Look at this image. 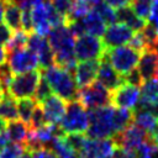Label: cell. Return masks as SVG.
I'll use <instances>...</instances> for the list:
<instances>
[{
  "mask_svg": "<svg viewBox=\"0 0 158 158\" xmlns=\"http://www.w3.org/2000/svg\"><path fill=\"white\" fill-rule=\"evenodd\" d=\"M33 31L41 36H48L52 27L48 21V0L36 4L31 7Z\"/></svg>",
  "mask_w": 158,
  "mask_h": 158,
  "instance_id": "ac0fdd59",
  "label": "cell"
},
{
  "mask_svg": "<svg viewBox=\"0 0 158 158\" xmlns=\"http://www.w3.org/2000/svg\"><path fill=\"white\" fill-rule=\"evenodd\" d=\"M21 30L26 33L33 32L31 9H21Z\"/></svg>",
  "mask_w": 158,
  "mask_h": 158,
  "instance_id": "8d00e7d4",
  "label": "cell"
},
{
  "mask_svg": "<svg viewBox=\"0 0 158 158\" xmlns=\"http://www.w3.org/2000/svg\"><path fill=\"white\" fill-rule=\"evenodd\" d=\"M31 154H32V158H57L56 153L48 147H42L40 149H36L31 152Z\"/></svg>",
  "mask_w": 158,
  "mask_h": 158,
  "instance_id": "60d3db41",
  "label": "cell"
},
{
  "mask_svg": "<svg viewBox=\"0 0 158 158\" xmlns=\"http://www.w3.org/2000/svg\"><path fill=\"white\" fill-rule=\"evenodd\" d=\"M137 157H138V154L136 151L126 149V148L117 147V146H116L114 156H112V158H137Z\"/></svg>",
  "mask_w": 158,
  "mask_h": 158,
  "instance_id": "ab89813d",
  "label": "cell"
},
{
  "mask_svg": "<svg viewBox=\"0 0 158 158\" xmlns=\"http://www.w3.org/2000/svg\"><path fill=\"white\" fill-rule=\"evenodd\" d=\"M12 77L14 75H12V72H11L7 62L0 64V89L4 93H7V89H9Z\"/></svg>",
  "mask_w": 158,
  "mask_h": 158,
  "instance_id": "d590c367",
  "label": "cell"
},
{
  "mask_svg": "<svg viewBox=\"0 0 158 158\" xmlns=\"http://www.w3.org/2000/svg\"><path fill=\"white\" fill-rule=\"evenodd\" d=\"M6 59H7V51H6V48H4V47L0 44V64L5 63Z\"/></svg>",
  "mask_w": 158,
  "mask_h": 158,
  "instance_id": "f6af8a7d",
  "label": "cell"
},
{
  "mask_svg": "<svg viewBox=\"0 0 158 158\" xmlns=\"http://www.w3.org/2000/svg\"><path fill=\"white\" fill-rule=\"evenodd\" d=\"M137 158H157V156H153V154H138Z\"/></svg>",
  "mask_w": 158,
  "mask_h": 158,
  "instance_id": "681fc988",
  "label": "cell"
},
{
  "mask_svg": "<svg viewBox=\"0 0 158 158\" xmlns=\"http://www.w3.org/2000/svg\"><path fill=\"white\" fill-rule=\"evenodd\" d=\"M96 79H98V81L101 85H104L110 91L115 90L121 84H123L122 75L118 74L114 69V67L109 63V60L105 58V56H102V58L100 59V64H99V70H98Z\"/></svg>",
  "mask_w": 158,
  "mask_h": 158,
  "instance_id": "2e32d148",
  "label": "cell"
},
{
  "mask_svg": "<svg viewBox=\"0 0 158 158\" xmlns=\"http://www.w3.org/2000/svg\"><path fill=\"white\" fill-rule=\"evenodd\" d=\"M122 78H123V83L131 84V85H136V86H141L142 83H143V80H142V78H141L139 72H138L137 68L132 69L131 72H128L127 74H125Z\"/></svg>",
  "mask_w": 158,
  "mask_h": 158,
  "instance_id": "f35d334b",
  "label": "cell"
},
{
  "mask_svg": "<svg viewBox=\"0 0 158 158\" xmlns=\"http://www.w3.org/2000/svg\"><path fill=\"white\" fill-rule=\"evenodd\" d=\"M63 133H85L89 127L86 109L75 99L67 104V110L58 123Z\"/></svg>",
  "mask_w": 158,
  "mask_h": 158,
  "instance_id": "277c9868",
  "label": "cell"
},
{
  "mask_svg": "<svg viewBox=\"0 0 158 158\" xmlns=\"http://www.w3.org/2000/svg\"><path fill=\"white\" fill-rule=\"evenodd\" d=\"M152 1H154V0H152Z\"/></svg>",
  "mask_w": 158,
  "mask_h": 158,
  "instance_id": "9f6ffc18",
  "label": "cell"
},
{
  "mask_svg": "<svg viewBox=\"0 0 158 158\" xmlns=\"http://www.w3.org/2000/svg\"><path fill=\"white\" fill-rule=\"evenodd\" d=\"M21 158H32V154H31V152H27V151L25 149V152H23V154H22Z\"/></svg>",
  "mask_w": 158,
  "mask_h": 158,
  "instance_id": "f907efd6",
  "label": "cell"
},
{
  "mask_svg": "<svg viewBox=\"0 0 158 158\" xmlns=\"http://www.w3.org/2000/svg\"><path fill=\"white\" fill-rule=\"evenodd\" d=\"M4 10H5V2L2 0H0V22L4 19Z\"/></svg>",
  "mask_w": 158,
  "mask_h": 158,
  "instance_id": "7dc6e473",
  "label": "cell"
},
{
  "mask_svg": "<svg viewBox=\"0 0 158 158\" xmlns=\"http://www.w3.org/2000/svg\"><path fill=\"white\" fill-rule=\"evenodd\" d=\"M2 20L5 21V25L14 32L21 30V7L14 1L5 2Z\"/></svg>",
  "mask_w": 158,
  "mask_h": 158,
  "instance_id": "d4e9b609",
  "label": "cell"
},
{
  "mask_svg": "<svg viewBox=\"0 0 158 158\" xmlns=\"http://www.w3.org/2000/svg\"><path fill=\"white\" fill-rule=\"evenodd\" d=\"M48 42L54 53V62L65 70L74 73L77 68V57L74 54L75 38L67 25L52 28L48 33Z\"/></svg>",
  "mask_w": 158,
  "mask_h": 158,
  "instance_id": "6da1fadb",
  "label": "cell"
},
{
  "mask_svg": "<svg viewBox=\"0 0 158 158\" xmlns=\"http://www.w3.org/2000/svg\"><path fill=\"white\" fill-rule=\"evenodd\" d=\"M148 139H149L153 144H156V146L158 147V128H157L153 133H151V135L148 136Z\"/></svg>",
  "mask_w": 158,
  "mask_h": 158,
  "instance_id": "bcb514c9",
  "label": "cell"
},
{
  "mask_svg": "<svg viewBox=\"0 0 158 158\" xmlns=\"http://www.w3.org/2000/svg\"><path fill=\"white\" fill-rule=\"evenodd\" d=\"M99 64H100V59L83 60L79 64H77V68L74 72V79L78 88L88 86L96 80Z\"/></svg>",
  "mask_w": 158,
  "mask_h": 158,
  "instance_id": "9a60e30c",
  "label": "cell"
},
{
  "mask_svg": "<svg viewBox=\"0 0 158 158\" xmlns=\"http://www.w3.org/2000/svg\"><path fill=\"white\" fill-rule=\"evenodd\" d=\"M139 98V86L123 83L111 91V105L117 109H128L133 111L138 106Z\"/></svg>",
  "mask_w": 158,
  "mask_h": 158,
  "instance_id": "30bf717a",
  "label": "cell"
},
{
  "mask_svg": "<svg viewBox=\"0 0 158 158\" xmlns=\"http://www.w3.org/2000/svg\"><path fill=\"white\" fill-rule=\"evenodd\" d=\"M25 152V147L17 143H7L0 149V158H21Z\"/></svg>",
  "mask_w": 158,
  "mask_h": 158,
  "instance_id": "836d02e7",
  "label": "cell"
},
{
  "mask_svg": "<svg viewBox=\"0 0 158 158\" xmlns=\"http://www.w3.org/2000/svg\"><path fill=\"white\" fill-rule=\"evenodd\" d=\"M115 107L112 105L89 109V127L85 135L93 139L112 138L116 135L114 123Z\"/></svg>",
  "mask_w": 158,
  "mask_h": 158,
  "instance_id": "7a4b0ae2",
  "label": "cell"
},
{
  "mask_svg": "<svg viewBox=\"0 0 158 158\" xmlns=\"http://www.w3.org/2000/svg\"><path fill=\"white\" fill-rule=\"evenodd\" d=\"M52 95V89H51V85L47 81V79L42 75V78L40 79V83L37 85V89H36V93H35V100L37 104H42L46 99H48L49 96Z\"/></svg>",
  "mask_w": 158,
  "mask_h": 158,
  "instance_id": "d6a6232c",
  "label": "cell"
},
{
  "mask_svg": "<svg viewBox=\"0 0 158 158\" xmlns=\"http://www.w3.org/2000/svg\"><path fill=\"white\" fill-rule=\"evenodd\" d=\"M116 144L112 138L86 139L83 149L78 153V158H112Z\"/></svg>",
  "mask_w": 158,
  "mask_h": 158,
  "instance_id": "4fadbf2b",
  "label": "cell"
},
{
  "mask_svg": "<svg viewBox=\"0 0 158 158\" xmlns=\"http://www.w3.org/2000/svg\"><path fill=\"white\" fill-rule=\"evenodd\" d=\"M41 79V73L38 70H32L22 74H15L10 81L7 94L14 99L32 98L36 93L37 85Z\"/></svg>",
  "mask_w": 158,
  "mask_h": 158,
  "instance_id": "8992f818",
  "label": "cell"
},
{
  "mask_svg": "<svg viewBox=\"0 0 158 158\" xmlns=\"http://www.w3.org/2000/svg\"><path fill=\"white\" fill-rule=\"evenodd\" d=\"M41 72H42V75L49 83L52 91H54L57 96H59L60 99L68 102L77 99L78 86H77L74 75L70 72L57 65L56 63Z\"/></svg>",
  "mask_w": 158,
  "mask_h": 158,
  "instance_id": "3957f363",
  "label": "cell"
},
{
  "mask_svg": "<svg viewBox=\"0 0 158 158\" xmlns=\"http://www.w3.org/2000/svg\"><path fill=\"white\" fill-rule=\"evenodd\" d=\"M7 64L12 74H22L40 68L37 54L27 47L7 52Z\"/></svg>",
  "mask_w": 158,
  "mask_h": 158,
  "instance_id": "9c48e42d",
  "label": "cell"
},
{
  "mask_svg": "<svg viewBox=\"0 0 158 158\" xmlns=\"http://www.w3.org/2000/svg\"><path fill=\"white\" fill-rule=\"evenodd\" d=\"M64 139L67 144L78 154L83 149L88 136L85 133H64Z\"/></svg>",
  "mask_w": 158,
  "mask_h": 158,
  "instance_id": "1f68e13d",
  "label": "cell"
},
{
  "mask_svg": "<svg viewBox=\"0 0 158 158\" xmlns=\"http://www.w3.org/2000/svg\"><path fill=\"white\" fill-rule=\"evenodd\" d=\"M77 100L85 109H94L111 105V91L99 81H94L88 86L80 88L77 93Z\"/></svg>",
  "mask_w": 158,
  "mask_h": 158,
  "instance_id": "52a82bcc",
  "label": "cell"
},
{
  "mask_svg": "<svg viewBox=\"0 0 158 158\" xmlns=\"http://www.w3.org/2000/svg\"><path fill=\"white\" fill-rule=\"evenodd\" d=\"M105 53V46L102 41L88 33H84L75 38L74 42V54L79 60L101 59Z\"/></svg>",
  "mask_w": 158,
  "mask_h": 158,
  "instance_id": "ba28073f",
  "label": "cell"
},
{
  "mask_svg": "<svg viewBox=\"0 0 158 158\" xmlns=\"http://www.w3.org/2000/svg\"><path fill=\"white\" fill-rule=\"evenodd\" d=\"M86 1H88V2L90 4V5H94V6H95V5L100 4V2L102 1V0H86Z\"/></svg>",
  "mask_w": 158,
  "mask_h": 158,
  "instance_id": "816d5d0a",
  "label": "cell"
},
{
  "mask_svg": "<svg viewBox=\"0 0 158 158\" xmlns=\"http://www.w3.org/2000/svg\"><path fill=\"white\" fill-rule=\"evenodd\" d=\"M47 122H46V118H44V112H43V109L40 104L36 105L33 112H32V116H31V120H30V123H28V127L30 130H37L42 126H44Z\"/></svg>",
  "mask_w": 158,
  "mask_h": 158,
  "instance_id": "e575fe53",
  "label": "cell"
},
{
  "mask_svg": "<svg viewBox=\"0 0 158 158\" xmlns=\"http://www.w3.org/2000/svg\"><path fill=\"white\" fill-rule=\"evenodd\" d=\"M27 40H28V33L23 32L22 30L15 31V33H12L9 43L6 44V51L11 52V51H16V49L27 47Z\"/></svg>",
  "mask_w": 158,
  "mask_h": 158,
  "instance_id": "4dcf8cb0",
  "label": "cell"
},
{
  "mask_svg": "<svg viewBox=\"0 0 158 158\" xmlns=\"http://www.w3.org/2000/svg\"><path fill=\"white\" fill-rule=\"evenodd\" d=\"M4 2H10V1H12V0H2Z\"/></svg>",
  "mask_w": 158,
  "mask_h": 158,
  "instance_id": "11a10c76",
  "label": "cell"
},
{
  "mask_svg": "<svg viewBox=\"0 0 158 158\" xmlns=\"http://www.w3.org/2000/svg\"><path fill=\"white\" fill-rule=\"evenodd\" d=\"M156 78H158V64H157V74H156Z\"/></svg>",
  "mask_w": 158,
  "mask_h": 158,
  "instance_id": "db71d44e",
  "label": "cell"
},
{
  "mask_svg": "<svg viewBox=\"0 0 158 158\" xmlns=\"http://www.w3.org/2000/svg\"><path fill=\"white\" fill-rule=\"evenodd\" d=\"M90 10H91L90 4L86 0H72V7L67 17V22L74 20H81Z\"/></svg>",
  "mask_w": 158,
  "mask_h": 158,
  "instance_id": "83f0119b",
  "label": "cell"
},
{
  "mask_svg": "<svg viewBox=\"0 0 158 158\" xmlns=\"http://www.w3.org/2000/svg\"><path fill=\"white\" fill-rule=\"evenodd\" d=\"M6 122H5V120H2V118H0V133H2L5 130H6Z\"/></svg>",
  "mask_w": 158,
  "mask_h": 158,
  "instance_id": "c3c4849f",
  "label": "cell"
},
{
  "mask_svg": "<svg viewBox=\"0 0 158 158\" xmlns=\"http://www.w3.org/2000/svg\"><path fill=\"white\" fill-rule=\"evenodd\" d=\"M132 123L142 128L148 136L158 128V120L148 110L142 109V107H137L136 110H133Z\"/></svg>",
  "mask_w": 158,
  "mask_h": 158,
  "instance_id": "ffe728a7",
  "label": "cell"
},
{
  "mask_svg": "<svg viewBox=\"0 0 158 158\" xmlns=\"http://www.w3.org/2000/svg\"><path fill=\"white\" fill-rule=\"evenodd\" d=\"M157 64H158V49L148 48L141 53L139 60L137 64V69H138L139 75L143 81L156 78Z\"/></svg>",
  "mask_w": 158,
  "mask_h": 158,
  "instance_id": "d6986e66",
  "label": "cell"
},
{
  "mask_svg": "<svg viewBox=\"0 0 158 158\" xmlns=\"http://www.w3.org/2000/svg\"><path fill=\"white\" fill-rule=\"evenodd\" d=\"M139 52L133 49L130 46H118L114 48L105 49V58L109 60V63L114 67V69L121 74L122 77L131 72L132 69L137 68L138 60H139Z\"/></svg>",
  "mask_w": 158,
  "mask_h": 158,
  "instance_id": "5b68a950",
  "label": "cell"
},
{
  "mask_svg": "<svg viewBox=\"0 0 158 158\" xmlns=\"http://www.w3.org/2000/svg\"><path fill=\"white\" fill-rule=\"evenodd\" d=\"M6 133L9 139L12 143H17V144H22L25 146L28 133H30V127L27 123L22 122V121H10L6 126Z\"/></svg>",
  "mask_w": 158,
  "mask_h": 158,
  "instance_id": "7402d4cb",
  "label": "cell"
},
{
  "mask_svg": "<svg viewBox=\"0 0 158 158\" xmlns=\"http://www.w3.org/2000/svg\"><path fill=\"white\" fill-rule=\"evenodd\" d=\"M141 107L148 110L158 120V104H148V105H144V106H141Z\"/></svg>",
  "mask_w": 158,
  "mask_h": 158,
  "instance_id": "ee69618b",
  "label": "cell"
},
{
  "mask_svg": "<svg viewBox=\"0 0 158 158\" xmlns=\"http://www.w3.org/2000/svg\"><path fill=\"white\" fill-rule=\"evenodd\" d=\"M4 94H5V93H4V91L0 89V100H1V98H2V95H4Z\"/></svg>",
  "mask_w": 158,
  "mask_h": 158,
  "instance_id": "f5cc1de1",
  "label": "cell"
},
{
  "mask_svg": "<svg viewBox=\"0 0 158 158\" xmlns=\"http://www.w3.org/2000/svg\"><path fill=\"white\" fill-rule=\"evenodd\" d=\"M152 4H153L152 0H132L130 6L139 19L148 21L152 11Z\"/></svg>",
  "mask_w": 158,
  "mask_h": 158,
  "instance_id": "f546056e",
  "label": "cell"
},
{
  "mask_svg": "<svg viewBox=\"0 0 158 158\" xmlns=\"http://www.w3.org/2000/svg\"><path fill=\"white\" fill-rule=\"evenodd\" d=\"M81 23L84 26L85 33L91 35V36L101 37L106 30V23L104 22V20L99 16V14L94 9H91L81 19Z\"/></svg>",
  "mask_w": 158,
  "mask_h": 158,
  "instance_id": "44dd1931",
  "label": "cell"
},
{
  "mask_svg": "<svg viewBox=\"0 0 158 158\" xmlns=\"http://www.w3.org/2000/svg\"><path fill=\"white\" fill-rule=\"evenodd\" d=\"M139 91H141V98L137 107L148 104H158V78L144 80L141 85Z\"/></svg>",
  "mask_w": 158,
  "mask_h": 158,
  "instance_id": "cb8c5ba5",
  "label": "cell"
},
{
  "mask_svg": "<svg viewBox=\"0 0 158 158\" xmlns=\"http://www.w3.org/2000/svg\"><path fill=\"white\" fill-rule=\"evenodd\" d=\"M12 36V32L11 30L5 25V23H1L0 22V44L1 46H6L10 41Z\"/></svg>",
  "mask_w": 158,
  "mask_h": 158,
  "instance_id": "b9f144b4",
  "label": "cell"
},
{
  "mask_svg": "<svg viewBox=\"0 0 158 158\" xmlns=\"http://www.w3.org/2000/svg\"><path fill=\"white\" fill-rule=\"evenodd\" d=\"M133 33L135 31L122 22H115V23L109 25V27L105 30L102 35V43L105 46V49L123 46L125 43H128Z\"/></svg>",
  "mask_w": 158,
  "mask_h": 158,
  "instance_id": "5bb4252c",
  "label": "cell"
},
{
  "mask_svg": "<svg viewBox=\"0 0 158 158\" xmlns=\"http://www.w3.org/2000/svg\"><path fill=\"white\" fill-rule=\"evenodd\" d=\"M112 139L117 147H122L137 152L138 148L148 139V135L135 123H131L125 130L116 133L112 137Z\"/></svg>",
  "mask_w": 158,
  "mask_h": 158,
  "instance_id": "7c38bea8",
  "label": "cell"
},
{
  "mask_svg": "<svg viewBox=\"0 0 158 158\" xmlns=\"http://www.w3.org/2000/svg\"><path fill=\"white\" fill-rule=\"evenodd\" d=\"M37 102L35 99L32 98H25V99H20L17 101V112H19V117L21 118L22 122L25 123H30L32 112L36 107Z\"/></svg>",
  "mask_w": 158,
  "mask_h": 158,
  "instance_id": "4316f807",
  "label": "cell"
},
{
  "mask_svg": "<svg viewBox=\"0 0 158 158\" xmlns=\"http://www.w3.org/2000/svg\"><path fill=\"white\" fill-rule=\"evenodd\" d=\"M17 117H19L17 102L10 94L5 93L0 100V118L10 122V121H15Z\"/></svg>",
  "mask_w": 158,
  "mask_h": 158,
  "instance_id": "484cf974",
  "label": "cell"
},
{
  "mask_svg": "<svg viewBox=\"0 0 158 158\" xmlns=\"http://www.w3.org/2000/svg\"><path fill=\"white\" fill-rule=\"evenodd\" d=\"M131 1L132 0H105V2L107 5H110L111 7H114L116 10L121 9V7H125V6H130Z\"/></svg>",
  "mask_w": 158,
  "mask_h": 158,
  "instance_id": "7bdbcfd3",
  "label": "cell"
},
{
  "mask_svg": "<svg viewBox=\"0 0 158 158\" xmlns=\"http://www.w3.org/2000/svg\"><path fill=\"white\" fill-rule=\"evenodd\" d=\"M49 1L59 15L64 16L65 19L68 17L70 7H72V0H49Z\"/></svg>",
  "mask_w": 158,
  "mask_h": 158,
  "instance_id": "74e56055",
  "label": "cell"
},
{
  "mask_svg": "<svg viewBox=\"0 0 158 158\" xmlns=\"http://www.w3.org/2000/svg\"><path fill=\"white\" fill-rule=\"evenodd\" d=\"M94 10L99 14V16L104 20V22L106 25H111V23H115L117 21V14H116V9L111 7L110 5H107L105 1L95 5Z\"/></svg>",
  "mask_w": 158,
  "mask_h": 158,
  "instance_id": "f1b7e54d",
  "label": "cell"
},
{
  "mask_svg": "<svg viewBox=\"0 0 158 158\" xmlns=\"http://www.w3.org/2000/svg\"><path fill=\"white\" fill-rule=\"evenodd\" d=\"M27 48L33 51L37 54L38 63L41 70L47 69L48 67L53 65L54 62V53L49 46L48 38L46 36H41L36 32L28 33V40H27Z\"/></svg>",
  "mask_w": 158,
  "mask_h": 158,
  "instance_id": "8fae6325",
  "label": "cell"
},
{
  "mask_svg": "<svg viewBox=\"0 0 158 158\" xmlns=\"http://www.w3.org/2000/svg\"><path fill=\"white\" fill-rule=\"evenodd\" d=\"M44 112V118L47 123H56L58 125L60 120L63 118L65 110H67V101L60 99L59 96L51 95L48 99H46L42 104H40Z\"/></svg>",
  "mask_w": 158,
  "mask_h": 158,
  "instance_id": "e0dca14e",
  "label": "cell"
},
{
  "mask_svg": "<svg viewBox=\"0 0 158 158\" xmlns=\"http://www.w3.org/2000/svg\"><path fill=\"white\" fill-rule=\"evenodd\" d=\"M116 14H117V21L125 23L126 26H128L135 32L141 31L147 25V21L139 19L135 14V11L132 10L131 6H125V7L117 9L116 10Z\"/></svg>",
  "mask_w": 158,
  "mask_h": 158,
  "instance_id": "603a6c76",
  "label": "cell"
}]
</instances>
